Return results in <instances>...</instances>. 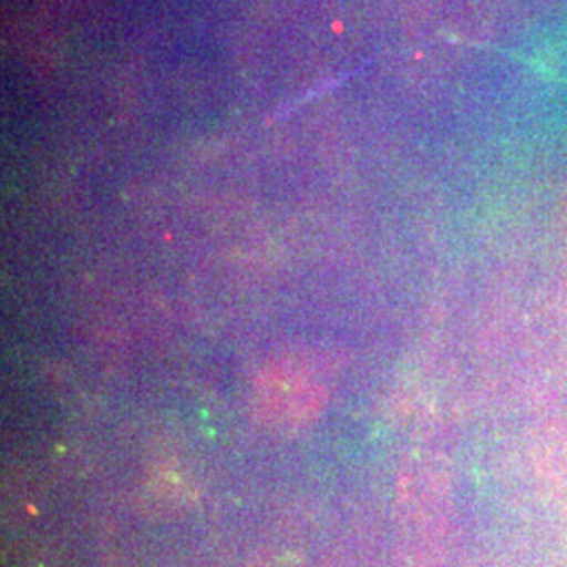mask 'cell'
Segmentation results:
<instances>
[{"mask_svg":"<svg viewBox=\"0 0 567 567\" xmlns=\"http://www.w3.org/2000/svg\"><path fill=\"white\" fill-rule=\"evenodd\" d=\"M322 385L305 374L299 365H278L267 372L259 386V405L269 419L278 423H295L311 416V410L322 404Z\"/></svg>","mask_w":567,"mask_h":567,"instance_id":"6da1fadb","label":"cell"}]
</instances>
